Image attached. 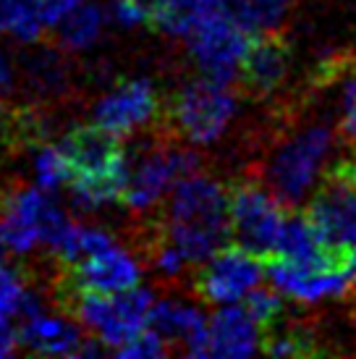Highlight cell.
Wrapping results in <instances>:
<instances>
[{
    "label": "cell",
    "instance_id": "6",
    "mask_svg": "<svg viewBox=\"0 0 356 359\" xmlns=\"http://www.w3.org/2000/svg\"><path fill=\"white\" fill-rule=\"evenodd\" d=\"M252 40H254V32L238 24L220 6V0H212L207 8L199 13L186 34L189 53H191L194 63L207 76L220 81H236L238 66L247 55Z\"/></svg>",
    "mask_w": 356,
    "mask_h": 359
},
{
    "label": "cell",
    "instance_id": "7",
    "mask_svg": "<svg viewBox=\"0 0 356 359\" xmlns=\"http://www.w3.org/2000/svg\"><path fill=\"white\" fill-rule=\"evenodd\" d=\"M286 212V205L262 181L244 176L231 187V239L259 259H267L275 252Z\"/></svg>",
    "mask_w": 356,
    "mask_h": 359
},
{
    "label": "cell",
    "instance_id": "14",
    "mask_svg": "<svg viewBox=\"0 0 356 359\" xmlns=\"http://www.w3.org/2000/svg\"><path fill=\"white\" fill-rule=\"evenodd\" d=\"M265 273L280 294L291 297L294 302H309V304L341 297L356 283V276L348 270H307L278 257L265 259Z\"/></svg>",
    "mask_w": 356,
    "mask_h": 359
},
{
    "label": "cell",
    "instance_id": "4",
    "mask_svg": "<svg viewBox=\"0 0 356 359\" xmlns=\"http://www.w3.org/2000/svg\"><path fill=\"white\" fill-rule=\"evenodd\" d=\"M238 97L244 95L233 81L212 79L207 74L189 79L165 100L158 126L191 147H207L231 126L238 110Z\"/></svg>",
    "mask_w": 356,
    "mask_h": 359
},
{
    "label": "cell",
    "instance_id": "21",
    "mask_svg": "<svg viewBox=\"0 0 356 359\" xmlns=\"http://www.w3.org/2000/svg\"><path fill=\"white\" fill-rule=\"evenodd\" d=\"M116 354L126 359H152V357H165V354H170V346L165 344V339L160 336L158 330H152L147 325L144 330H139L131 341L118 346Z\"/></svg>",
    "mask_w": 356,
    "mask_h": 359
},
{
    "label": "cell",
    "instance_id": "2",
    "mask_svg": "<svg viewBox=\"0 0 356 359\" xmlns=\"http://www.w3.org/2000/svg\"><path fill=\"white\" fill-rule=\"evenodd\" d=\"M165 236L197 268L231 241V189L205 170L173 184L158 208Z\"/></svg>",
    "mask_w": 356,
    "mask_h": 359
},
{
    "label": "cell",
    "instance_id": "22",
    "mask_svg": "<svg viewBox=\"0 0 356 359\" xmlns=\"http://www.w3.org/2000/svg\"><path fill=\"white\" fill-rule=\"evenodd\" d=\"M27 299V286L19 273L8 268H0V320H8L13 315H21Z\"/></svg>",
    "mask_w": 356,
    "mask_h": 359
},
{
    "label": "cell",
    "instance_id": "11",
    "mask_svg": "<svg viewBox=\"0 0 356 359\" xmlns=\"http://www.w3.org/2000/svg\"><path fill=\"white\" fill-rule=\"evenodd\" d=\"M291 63H294V50L283 32H257L238 66V90L252 100H270L275 92L286 87L291 76Z\"/></svg>",
    "mask_w": 356,
    "mask_h": 359
},
{
    "label": "cell",
    "instance_id": "24",
    "mask_svg": "<svg viewBox=\"0 0 356 359\" xmlns=\"http://www.w3.org/2000/svg\"><path fill=\"white\" fill-rule=\"evenodd\" d=\"M21 336L16 328H11L8 320H0V357H8L13 351L19 349Z\"/></svg>",
    "mask_w": 356,
    "mask_h": 359
},
{
    "label": "cell",
    "instance_id": "18",
    "mask_svg": "<svg viewBox=\"0 0 356 359\" xmlns=\"http://www.w3.org/2000/svg\"><path fill=\"white\" fill-rule=\"evenodd\" d=\"M105 16L95 3H81L76 11H71L58 27H53V42L60 50H84L100 40Z\"/></svg>",
    "mask_w": 356,
    "mask_h": 359
},
{
    "label": "cell",
    "instance_id": "15",
    "mask_svg": "<svg viewBox=\"0 0 356 359\" xmlns=\"http://www.w3.org/2000/svg\"><path fill=\"white\" fill-rule=\"evenodd\" d=\"M257 320L244 304H226L210 320V357H249L259 351Z\"/></svg>",
    "mask_w": 356,
    "mask_h": 359
},
{
    "label": "cell",
    "instance_id": "28",
    "mask_svg": "<svg viewBox=\"0 0 356 359\" xmlns=\"http://www.w3.org/2000/svg\"><path fill=\"white\" fill-rule=\"evenodd\" d=\"M354 351H356V349H354Z\"/></svg>",
    "mask_w": 356,
    "mask_h": 359
},
{
    "label": "cell",
    "instance_id": "20",
    "mask_svg": "<svg viewBox=\"0 0 356 359\" xmlns=\"http://www.w3.org/2000/svg\"><path fill=\"white\" fill-rule=\"evenodd\" d=\"M241 304L249 309V315L257 320L259 330L270 328L273 323H278V320L286 315V304H283V297L278 294V289L273 286H254V289L249 291L247 297L241 299Z\"/></svg>",
    "mask_w": 356,
    "mask_h": 359
},
{
    "label": "cell",
    "instance_id": "5",
    "mask_svg": "<svg viewBox=\"0 0 356 359\" xmlns=\"http://www.w3.org/2000/svg\"><path fill=\"white\" fill-rule=\"evenodd\" d=\"M307 218L330 252L356 273V158L325 170L307 205Z\"/></svg>",
    "mask_w": 356,
    "mask_h": 359
},
{
    "label": "cell",
    "instance_id": "23",
    "mask_svg": "<svg viewBox=\"0 0 356 359\" xmlns=\"http://www.w3.org/2000/svg\"><path fill=\"white\" fill-rule=\"evenodd\" d=\"M81 6V0H40V16L45 29L58 27L60 21L69 16L71 11H76Z\"/></svg>",
    "mask_w": 356,
    "mask_h": 359
},
{
    "label": "cell",
    "instance_id": "17",
    "mask_svg": "<svg viewBox=\"0 0 356 359\" xmlns=\"http://www.w3.org/2000/svg\"><path fill=\"white\" fill-rule=\"evenodd\" d=\"M58 50L40 48V50L27 55V60H24L27 87L42 100H55V97H60L63 92L69 90V63L63 58V53Z\"/></svg>",
    "mask_w": 356,
    "mask_h": 359
},
{
    "label": "cell",
    "instance_id": "25",
    "mask_svg": "<svg viewBox=\"0 0 356 359\" xmlns=\"http://www.w3.org/2000/svg\"><path fill=\"white\" fill-rule=\"evenodd\" d=\"M11 87H13V66H11V60L0 53V97H3Z\"/></svg>",
    "mask_w": 356,
    "mask_h": 359
},
{
    "label": "cell",
    "instance_id": "16",
    "mask_svg": "<svg viewBox=\"0 0 356 359\" xmlns=\"http://www.w3.org/2000/svg\"><path fill=\"white\" fill-rule=\"evenodd\" d=\"M19 336L27 349L45 357H79L87 341V333L76 320L50 318L42 312L24 320Z\"/></svg>",
    "mask_w": 356,
    "mask_h": 359
},
{
    "label": "cell",
    "instance_id": "10",
    "mask_svg": "<svg viewBox=\"0 0 356 359\" xmlns=\"http://www.w3.org/2000/svg\"><path fill=\"white\" fill-rule=\"evenodd\" d=\"M139 280H142V265L123 247H118L113 241L105 250L87 255V257L74 262V265L58 262V268L50 278V289L53 286H66V289H89L116 294V291L139 286Z\"/></svg>",
    "mask_w": 356,
    "mask_h": 359
},
{
    "label": "cell",
    "instance_id": "19",
    "mask_svg": "<svg viewBox=\"0 0 356 359\" xmlns=\"http://www.w3.org/2000/svg\"><path fill=\"white\" fill-rule=\"evenodd\" d=\"M34 179H37V187L45 191L58 189L60 184H69L71 163L60 144L42 142L34 147Z\"/></svg>",
    "mask_w": 356,
    "mask_h": 359
},
{
    "label": "cell",
    "instance_id": "26",
    "mask_svg": "<svg viewBox=\"0 0 356 359\" xmlns=\"http://www.w3.org/2000/svg\"><path fill=\"white\" fill-rule=\"evenodd\" d=\"M348 299H351V320L356 323V283L351 286V297Z\"/></svg>",
    "mask_w": 356,
    "mask_h": 359
},
{
    "label": "cell",
    "instance_id": "12",
    "mask_svg": "<svg viewBox=\"0 0 356 359\" xmlns=\"http://www.w3.org/2000/svg\"><path fill=\"white\" fill-rule=\"evenodd\" d=\"M315 92H327L336 97V134L346 150L356 158V55L338 53L322 60L304 84Z\"/></svg>",
    "mask_w": 356,
    "mask_h": 359
},
{
    "label": "cell",
    "instance_id": "8",
    "mask_svg": "<svg viewBox=\"0 0 356 359\" xmlns=\"http://www.w3.org/2000/svg\"><path fill=\"white\" fill-rule=\"evenodd\" d=\"M262 273L265 259H259L238 244H226L207 262L194 268L191 291L205 304H233L262 283Z\"/></svg>",
    "mask_w": 356,
    "mask_h": 359
},
{
    "label": "cell",
    "instance_id": "1",
    "mask_svg": "<svg viewBox=\"0 0 356 359\" xmlns=\"http://www.w3.org/2000/svg\"><path fill=\"white\" fill-rule=\"evenodd\" d=\"M317 105L307 92L299 100H280L273 110L270 137L259 158L247 168V176L262 181L288 210L299 208L309 197L333 155L336 126L317 116Z\"/></svg>",
    "mask_w": 356,
    "mask_h": 359
},
{
    "label": "cell",
    "instance_id": "13",
    "mask_svg": "<svg viewBox=\"0 0 356 359\" xmlns=\"http://www.w3.org/2000/svg\"><path fill=\"white\" fill-rule=\"evenodd\" d=\"M149 328L158 330L170 346V354L210 357V323L205 312L181 299L155 302L149 312Z\"/></svg>",
    "mask_w": 356,
    "mask_h": 359
},
{
    "label": "cell",
    "instance_id": "27",
    "mask_svg": "<svg viewBox=\"0 0 356 359\" xmlns=\"http://www.w3.org/2000/svg\"><path fill=\"white\" fill-rule=\"evenodd\" d=\"M0 247H3V241H0Z\"/></svg>",
    "mask_w": 356,
    "mask_h": 359
},
{
    "label": "cell",
    "instance_id": "3",
    "mask_svg": "<svg viewBox=\"0 0 356 359\" xmlns=\"http://www.w3.org/2000/svg\"><path fill=\"white\" fill-rule=\"evenodd\" d=\"M60 147L71 163V194L79 210H100L121 200L129 152L123 137L100 123L71 129Z\"/></svg>",
    "mask_w": 356,
    "mask_h": 359
},
{
    "label": "cell",
    "instance_id": "9",
    "mask_svg": "<svg viewBox=\"0 0 356 359\" xmlns=\"http://www.w3.org/2000/svg\"><path fill=\"white\" fill-rule=\"evenodd\" d=\"M163 110H165V97L152 81L129 79L121 81L118 87L105 92L95 102L92 118L118 137H129L155 129L163 121Z\"/></svg>",
    "mask_w": 356,
    "mask_h": 359
}]
</instances>
